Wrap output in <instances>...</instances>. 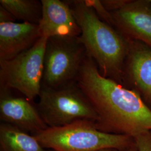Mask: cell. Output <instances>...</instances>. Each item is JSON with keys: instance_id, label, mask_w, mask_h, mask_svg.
Here are the masks:
<instances>
[{"instance_id": "obj_1", "label": "cell", "mask_w": 151, "mask_h": 151, "mask_svg": "<svg viewBox=\"0 0 151 151\" xmlns=\"http://www.w3.org/2000/svg\"><path fill=\"white\" fill-rule=\"evenodd\" d=\"M77 82L97 113L95 125L98 129L133 139L151 130V110L139 95L103 77L96 63L88 55Z\"/></svg>"}, {"instance_id": "obj_2", "label": "cell", "mask_w": 151, "mask_h": 151, "mask_svg": "<svg viewBox=\"0 0 151 151\" xmlns=\"http://www.w3.org/2000/svg\"><path fill=\"white\" fill-rule=\"evenodd\" d=\"M65 1L81 29L79 37L87 55L96 63L103 77L122 84L129 39L102 21L86 0Z\"/></svg>"}, {"instance_id": "obj_3", "label": "cell", "mask_w": 151, "mask_h": 151, "mask_svg": "<svg viewBox=\"0 0 151 151\" xmlns=\"http://www.w3.org/2000/svg\"><path fill=\"white\" fill-rule=\"evenodd\" d=\"M44 148L54 151H100L116 149L127 151L134 143L128 135L104 132L95 123L76 122L58 128H48L32 135Z\"/></svg>"}, {"instance_id": "obj_4", "label": "cell", "mask_w": 151, "mask_h": 151, "mask_svg": "<svg viewBox=\"0 0 151 151\" xmlns=\"http://www.w3.org/2000/svg\"><path fill=\"white\" fill-rule=\"evenodd\" d=\"M36 104L48 128H58L81 120L96 123L97 113L77 82L60 88L42 86Z\"/></svg>"}, {"instance_id": "obj_5", "label": "cell", "mask_w": 151, "mask_h": 151, "mask_svg": "<svg viewBox=\"0 0 151 151\" xmlns=\"http://www.w3.org/2000/svg\"><path fill=\"white\" fill-rule=\"evenodd\" d=\"M87 56L86 50L80 37L48 38L42 86L60 88L76 82Z\"/></svg>"}, {"instance_id": "obj_6", "label": "cell", "mask_w": 151, "mask_h": 151, "mask_svg": "<svg viewBox=\"0 0 151 151\" xmlns=\"http://www.w3.org/2000/svg\"><path fill=\"white\" fill-rule=\"evenodd\" d=\"M47 39L42 37L31 48L11 60L0 62V90H15L34 103L42 86Z\"/></svg>"}, {"instance_id": "obj_7", "label": "cell", "mask_w": 151, "mask_h": 151, "mask_svg": "<svg viewBox=\"0 0 151 151\" xmlns=\"http://www.w3.org/2000/svg\"><path fill=\"white\" fill-rule=\"evenodd\" d=\"M129 40L122 85L138 93L151 110V48L139 41Z\"/></svg>"}, {"instance_id": "obj_8", "label": "cell", "mask_w": 151, "mask_h": 151, "mask_svg": "<svg viewBox=\"0 0 151 151\" xmlns=\"http://www.w3.org/2000/svg\"><path fill=\"white\" fill-rule=\"evenodd\" d=\"M0 119L34 135L48 127L39 112L37 105L23 96L11 93L10 90H0Z\"/></svg>"}, {"instance_id": "obj_9", "label": "cell", "mask_w": 151, "mask_h": 151, "mask_svg": "<svg viewBox=\"0 0 151 151\" xmlns=\"http://www.w3.org/2000/svg\"><path fill=\"white\" fill-rule=\"evenodd\" d=\"M110 12L115 29L125 38L151 48V0H129L121 9Z\"/></svg>"}, {"instance_id": "obj_10", "label": "cell", "mask_w": 151, "mask_h": 151, "mask_svg": "<svg viewBox=\"0 0 151 151\" xmlns=\"http://www.w3.org/2000/svg\"><path fill=\"white\" fill-rule=\"evenodd\" d=\"M43 14L39 24L41 37H79L81 31L65 1L42 0Z\"/></svg>"}, {"instance_id": "obj_11", "label": "cell", "mask_w": 151, "mask_h": 151, "mask_svg": "<svg viewBox=\"0 0 151 151\" xmlns=\"http://www.w3.org/2000/svg\"><path fill=\"white\" fill-rule=\"evenodd\" d=\"M40 37L39 25L25 22L0 23V62L11 60L31 48Z\"/></svg>"}, {"instance_id": "obj_12", "label": "cell", "mask_w": 151, "mask_h": 151, "mask_svg": "<svg viewBox=\"0 0 151 151\" xmlns=\"http://www.w3.org/2000/svg\"><path fill=\"white\" fill-rule=\"evenodd\" d=\"M0 151H54L44 148L33 135L10 124H0Z\"/></svg>"}, {"instance_id": "obj_13", "label": "cell", "mask_w": 151, "mask_h": 151, "mask_svg": "<svg viewBox=\"0 0 151 151\" xmlns=\"http://www.w3.org/2000/svg\"><path fill=\"white\" fill-rule=\"evenodd\" d=\"M0 5L16 20L39 25L42 18L43 6L38 0H1Z\"/></svg>"}, {"instance_id": "obj_14", "label": "cell", "mask_w": 151, "mask_h": 151, "mask_svg": "<svg viewBox=\"0 0 151 151\" xmlns=\"http://www.w3.org/2000/svg\"><path fill=\"white\" fill-rule=\"evenodd\" d=\"M86 1L94 9L97 16L102 21L106 22L112 27H115V22L111 12L108 11L104 7L101 2V1L86 0Z\"/></svg>"}, {"instance_id": "obj_15", "label": "cell", "mask_w": 151, "mask_h": 151, "mask_svg": "<svg viewBox=\"0 0 151 151\" xmlns=\"http://www.w3.org/2000/svg\"><path fill=\"white\" fill-rule=\"evenodd\" d=\"M137 151H151V130L142 133L134 138Z\"/></svg>"}, {"instance_id": "obj_16", "label": "cell", "mask_w": 151, "mask_h": 151, "mask_svg": "<svg viewBox=\"0 0 151 151\" xmlns=\"http://www.w3.org/2000/svg\"><path fill=\"white\" fill-rule=\"evenodd\" d=\"M129 0H102L101 4L109 12H113L121 9Z\"/></svg>"}, {"instance_id": "obj_17", "label": "cell", "mask_w": 151, "mask_h": 151, "mask_svg": "<svg viewBox=\"0 0 151 151\" xmlns=\"http://www.w3.org/2000/svg\"><path fill=\"white\" fill-rule=\"evenodd\" d=\"M16 19L10 12L0 6V23L15 22Z\"/></svg>"}, {"instance_id": "obj_18", "label": "cell", "mask_w": 151, "mask_h": 151, "mask_svg": "<svg viewBox=\"0 0 151 151\" xmlns=\"http://www.w3.org/2000/svg\"><path fill=\"white\" fill-rule=\"evenodd\" d=\"M127 151H137V148H136L135 144H134V142Z\"/></svg>"}, {"instance_id": "obj_19", "label": "cell", "mask_w": 151, "mask_h": 151, "mask_svg": "<svg viewBox=\"0 0 151 151\" xmlns=\"http://www.w3.org/2000/svg\"><path fill=\"white\" fill-rule=\"evenodd\" d=\"M100 151H120L116 149H111V148H109V149H104V150H102Z\"/></svg>"}, {"instance_id": "obj_20", "label": "cell", "mask_w": 151, "mask_h": 151, "mask_svg": "<svg viewBox=\"0 0 151 151\" xmlns=\"http://www.w3.org/2000/svg\"></svg>"}]
</instances>
